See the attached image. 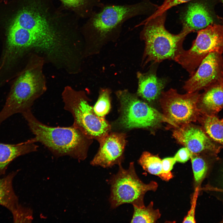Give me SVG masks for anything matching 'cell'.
<instances>
[{
  "instance_id": "obj_16",
  "label": "cell",
  "mask_w": 223,
  "mask_h": 223,
  "mask_svg": "<svg viewBox=\"0 0 223 223\" xmlns=\"http://www.w3.org/2000/svg\"><path fill=\"white\" fill-rule=\"evenodd\" d=\"M137 77L138 95L149 102L158 99L165 86L166 80L158 77L153 69L146 73L138 72Z\"/></svg>"
},
{
  "instance_id": "obj_29",
  "label": "cell",
  "mask_w": 223,
  "mask_h": 223,
  "mask_svg": "<svg viewBox=\"0 0 223 223\" xmlns=\"http://www.w3.org/2000/svg\"><path fill=\"white\" fill-rule=\"evenodd\" d=\"M200 188L196 187L192 197L190 208L188 212L187 215L184 218L182 222L192 223L196 222L195 219V211L197 198L198 196Z\"/></svg>"
},
{
  "instance_id": "obj_7",
  "label": "cell",
  "mask_w": 223,
  "mask_h": 223,
  "mask_svg": "<svg viewBox=\"0 0 223 223\" xmlns=\"http://www.w3.org/2000/svg\"><path fill=\"white\" fill-rule=\"evenodd\" d=\"M118 166V172L109 181L111 185L109 201L111 208L115 209L125 203H130L138 208L145 206V194L149 191H156L158 184L154 181L148 184L143 182L136 173L133 162L130 163L127 169L124 168L121 164Z\"/></svg>"
},
{
  "instance_id": "obj_21",
  "label": "cell",
  "mask_w": 223,
  "mask_h": 223,
  "mask_svg": "<svg viewBox=\"0 0 223 223\" xmlns=\"http://www.w3.org/2000/svg\"><path fill=\"white\" fill-rule=\"evenodd\" d=\"M79 17L88 19L105 4L102 0H59Z\"/></svg>"
},
{
  "instance_id": "obj_32",
  "label": "cell",
  "mask_w": 223,
  "mask_h": 223,
  "mask_svg": "<svg viewBox=\"0 0 223 223\" xmlns=\"http://www.w3.org/2000/svg\"><path fill=\"white\" fill-rule=\"evenodd\" d=\"M220 2L223 5V0H219Z\"/></svg>"
},
{
  "instance_id": "obj_33",
  "label": "cell",
  "mask_w": 223,
  "mask_h": 223,
  "mask_svg": "<svg viewBox=\"0 0 223 223\" xmlns=\"http://www.w3.org/2000/svg\"><path fill=\"white\" fill-rule=\"evenodd\" d=\"M220 222L221 223H223V216L222 218V219L221 220V221Z\"/></svg>"
},
{
  "instance_id": "obj_12",
  "label": "cell",
  "mask_w": 223,
  "mask_h": 223,
  "mask_svg": "<svg viewBox=\"0 0 223 223\" xmlns=\"http://www.w3.org/2000/svg\"><path fill=\"white\" fill-rule=\"evenodd\" d=\"M181 15L183 28L194 32L212 24H223V17L215 10L219 0H192Z\"/></svg>"
},
{
  "instance_id": "obj_30",
  "label": "cell",
  "mask_w": 223,
  "mask_h": 223,
  "mask_svg": "<svg viewBox=\"0 0 223 223\" xmlns=\"http://www.w3.org/2000/svg\"><path fill=\"white\" fill-rule=\"evenodd\" d=\"M190 151L187 147H185L180 149L174 157L176 161L184 163L190 159Z\"/></svg>"
},
{
  "instance_id": "obj_11",
  "label": "cell",
  "mask_w": 223,
  "mask_h": 223,
  "mask_svg": "<svg viewBox=\"0 0 223 223\" xmlns=\"http://www.w3.org/2000/svg\"><path fill=\"white\" fill-rule=\"evenodd\" d=\"M223 81V57L217 52L210 53L202 61L194 74L185 83L183 88L191 93L205 90Z\"/></svg>"
},
{
  "instance_id": "obj_34",
  "label": "cell",
  "mask_w": 223,
  "mask_h": 223,
  "mask_svg": "<svg viewBox=\"0 0 223 223\" xmlns=\"http://www.w3.org/2000/svg\"><path fill=\"white\" fill-rule=\"evenodd\" d=\"M222 119H223V118Z\"/></svg>"
},
{
  "instance_id": "obj_24",
  "label": "cell",
  "mask_w": 223,
  "mask_h": 223,
  "mask_svg": "<svg viewBox=\"0 0 223 223\" xmlns=\"http://www.w3.org/2000/svg\"><path fill=\"white\" fill-rule=\"evenodd\" d=\"M138 161L144 170L160 177L162 170V160L158 155H154L148 151H144Z\"/></svg>"
},
{
  "instance_id": "obj_8",
  "label": "cell",
  "mask_w": 223,
  "mask_h": 223,
  "mask_svg": "<svg viewBox=\"0 0 223 223\" xmlns=\"http://www.w3.org/2000/svg\"><path fill=\"white\" fill-rule=\"evenodd\" d=\"M120 104V116L117 123L124 130L151 128L166 122L172 125L163 114L126 90L116 94Z\"/></svg>"
},
{
  "instance_id": "obj_28",
  "label": "cell",
  "mask_w": 223,
  "mask_h": 223,
  "mask_svg": "<svg viewBox=\"0 0 223 223\" xmlns=\"http://www.w3.org/2000/svg\"><path fill=\"white\" fill-rule=\"evenodd\" d=\"M176 161L173 157H168L162 160V170L160 178L165 181H168L173 176L171 171Z\"/></svg>"
},
{
  "instance_id": "obj_4",
  "label": "cell",
  "mask_w": 223,
  "mask_h": 223,
  "mask_svg": "<svg viewBox=\"0 0 223 223\" xmlns=\"http://www.w3.org/2000/svg\"><path fill=\"white\" fill-rule=\"evenodd\" d=\"M158 6L149 0L133 4H105L87 19L81 28L90 38L102 41L117 36L125 23L136 16L154 12Z\"/></svg>"
},
{
  "instance_id": "obj_2",
  "label": "cell",
  "mask_w": 223,
  "mask_h": 223,
  "mask_svg": "<svg viewBox=\"0 0 223 223\" xmlns=\"http://www.w3.org/2000/svg\"><path fill=\"white\" fill-rule=\"evenodd\" d=\"M45 61L42 55L30 54L25 67L14 80L0 112V125L15 114L31 110L35 101L46 91V81L43 71Z\"/></svg>"
},
{
  "instance_id": "obj_1",
  "label": "cell",
  "mask_w": 223,
  "mask_h": 223,
  "mask_svg": "<svg viewBox=\"0 0 223 223\" xmlns=\"http://www.w3.org/2000/svg\"><path fill=\"white\" fill-rule=\"evenodd\" d=\"M49 1L28 0L17 11L7 29L4 47L8 53L22 57L37 51L52 63L73 55L72 38L78 24H71Z\"/></svg>"
},
{
  "instance_id": "obj_31",
  "label": "cell",
  "mask_w": 223,
  "mask_h": 223,
  "mask_svg": "<svg viewBox=\"0 0 223 223\" xmlns=\"http://www.w3.org/2000/svg\"><path fill=\"white\" fill-rule=\"evenodd\" d=\"M219 196L220 197V198H221L223 196V191L219 194Z\"/></svg>"
},
{
  "instance_id": "obj_27",
  "label": "cell",
  "mask_w": 223,
  "mask_h": 223,
  "mask_svg": "<svg viewBox=\"0 0 223 223\" xmlns=\"http://www.w3.org/2000/svg\"><path fill=\"white\" fill-rule=\"evenodd\" d=\"M162 4L158 6L156 11L146 18L149 20L161 15L170 8L177 5L189 2L192 0H163Z\"/></svg>"
},
{
  "instance_id": "obj_18",
  "label": "cell",
  "mask_w": 223,
  "mask_h": 223,
  "mask_svg": "<svg viewBox=\"0 0 223 223\" xmlns=\"http://www.w3.org/2000/svg\"><path fill=\"white\" fill-rule=\"evenodd\" d=\"M190 159L194 174L195 187L200 189L203 180L208 177L215 163L220 158L205 153L191 152Z\"/></svg>"
},
{
  "instance_id": "obj_14",
  "label": "cell",
  "mask_w": 223,
  "mask_h": 223,
  "mask_svg": "<svg viewBox=\"0 0 223 223\" xmlns=\"http://www.w3.org/2000/svg\"><path fill=\"white\" fill-rule=\"evenodd\" d=\"M126 136L122 133H109L99 142V149L90 164L107 168L121 164L125 159Z\"/></svg>"
},
{
  "instance_id": "obj_25",
  "label": "cell",
  "mask_w": 223,
  "mask_h": 223,
  "mask_svg": "<svg viewBox=\"0 0 223 223\" xmlns=\"http://www.w3.org/2000/svg\"><path fill=\"white\" fill-rule=\"evenodd\" d=\"M110 92L107 89H104L99 93L98 98L93 109L99 116L104 117L110 112L111 108Z\"/></svg>"
},
{
  "instance_id": "obj_13",
  "label": "cell",
  "mask_w": 223,
  "mask_h": 223,
  "mask_svg": "<svg viewBox=\"0 0 223 223\" xmlns=\"http://www.w3.org/2000/svg\"><path fill=\"white\" fill-rule=\"evenodd\" d=\"M174 129L173 136L178 143L187 147L191 153L218 157L223 148L210 138L201 126L190 123Z\"/></svg>"
},
{
  "instance_id": "obj_5",
  "label": "cell",
  "mask_w": 223,
  "mask_h": 223,
  "mask_svg": "<svg viewBox=\"0 0 223 223\" xmlns=\"http://www.w3.org/2000/svg\"><path fill=\"white\" fill-rule=\"evenodd\" d=\"M166 12L141 24L144 25L140 37L145 42L144 59L145 63H159L165 59L174 60L184 50L182 45L187 34L191 33L182 28L181 32L174 34L165 28Z\"/></svg>"
},
{
  "instance_id": "obj_17",
  "label": "cell",
  "mask_w": 223,
  "mask_h": 223,
  "mask_svg": "<svg viewBox=\"0 0 223 223\" xmlns=\"http://www.w3.org/2000/svg\"><path fill=\"white\" fill-rule=\"evenodd\" d=\"M204 90L199 99L198 108L202 112L216 115L223 108V81Z\"/></svg>"
},
{
  "instance_id": "obj_26",
  "label": "cell",
  "mask_w": 223,
  "mask_h": 223,
  "mask_svg": "<svg viewBox=\"0 0 223 223\" xmlns=\"http://www.w3.org/2000/svg\"><path fill=\"white\" fill-rule=\"evenodd\" d=\"M11 214L14 223H31L33 219L32 209L20 204Z\"/></svg>"
},
{
  "instance_id": "obj_6",
  "label": "cell",
  "mask_w": 223,
  "mask_h": 223,
  "mask_svg": "<svg viewBox=\"0 0 223 223\" xmlns=\"http://www.w3.org/2000/svg\"><path fill=\"white\" fill-rule=\"evenodd\" d=\"M61 95L64 109L73 117L72 125L87 138L99 142L110 132L111 125L104 117H99L95 113L84 92L67 85Z\"/></svg>"
},
{
  "instance_id": "obj_23",
  "label": "cell",
  "mask_w": 223,
  "mask_h": 223,
  "mask_svg": "<svg viewBox=\"0 0 223 223\" xmlns=\"http://www.w3.org/2000/svg\"><path fill=\"white\" fill-rule=\"evenodd\" d=\"M208 177L210 181L202 190L211 192L216 195L223 191V164H217L215 163Z\"/></svg>"
},
{
  "instance_id": "obj_10",
  "label": "cell",
  "mask_w": 223,
  "mask_h": 223,
  "mask_svg": "<svg viewBox=\"0 0 223 223\" xmlns=\"http://www.w3.org/2000/svg\"><path fill=\"white\" fill-rule=\"evenodd\" d=\"M199 91L180 94L170 89L162 91L159 100L164 116L173 128L198 121L201 112L198 107Z\"/></svg>"
},
{
  "instance_id": "obj_9",
  "label": "cell",
  "mask_w": 223,
  "mask_h": 223,
  "mask_svg": "<svg viewBox=\"0 0 223 223\" xmlns=\"http://www.w3.org/2000/svg\"><path fill=\"white\" fill-rule=\"evenodd\" d=\"M191 47L184 50L175 59L193 75L203 59L210 53H223V24H212L197 31Z\"/></svg>"
},
{
  "instance_id": "obj_20",
  "label": "cell",
  "mask_w": 223,
  "mask_h": 223,
  "mask_svg": "<svg viewBox=\"0 0 223 223\" xmlns=\"http://www.w3.org/2000/svg\"><path fill=\"white\" fill-rule=\"evenodd\" d=\"M198 121L207 135L223 146V119H220L216 115L201 112Z\"/></svg>"
},
{
  "instance_id": "obj_3",
  "label": "cell",
  "mask_w": 223,
  "mask_h": 223,
  "mask_svg": "<svg viewBox=\"0 0 223 223\" xmlns=\"http://www.w3.org/2000/svg\"><path fill=\"white\" fill-rule=\"evenodd\" d=\"M37 142L45 146L57 158L68 156L84 160L87 157L92 139L73 125L54 127L39 121L31 111L22 114Z\"/></svg>"
},
{
  "instance_id": "obj_22",
  "label": "cell",
  "mask_w": 223,
  "mask_h": 223,
  "mask_svg": "<svg viewBox=\"0 0 223 223\" xmlns=\"http://www.w3.org/2000/svg\"><path fill=\"white\" fill-rule=\"evenodd\" d=\"M154 203L151 201L147 206L138 208L133 206V212L131 223H155L161 214L158 209L153 208Z\"/></svg>"
},
{
  "instance_id": "obj_15",
  "label": "cell",
  "mask_w": 223,
  "mask_h": 223,
  "mask_svg": "<svg viewBox=\"0 0 223 223\" xmlns=\"http://www.w3.org/2000/svg\"><path fill=\"white\" fill-rule=\"evenodd\" d=\"M34 137L15 144L0 142V178L4 175L8 166L18 157L36 151L38 147Z\"/></svg>"
},
{
  "instance_id": "obj_19",
  "label": "cell",
  "mask_w": 223,
  "mask_h": 223,
  "mask_svg": "<svg viewBox=\"0 0 223 223\" xmlns=\"http://www.w3.org/2000/svg\"><path fill=\"white\" fill-rule=\"evenodd\" d=\"M19 171V170L12 171L0 178V205L7 208L11 213L20 204L13 186L14 178Z\"/></svg>"
}]
</instances>
